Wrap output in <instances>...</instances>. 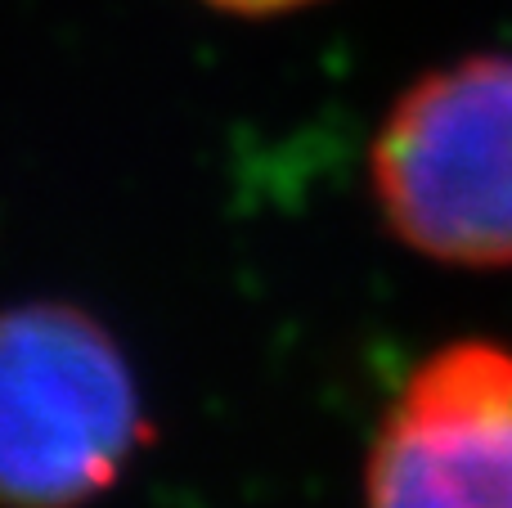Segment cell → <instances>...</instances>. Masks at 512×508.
I'll use <instances>...</instances> for the list:
<instances>
[{"label":"cell","instance_id":"obj_1","mask_svg":"<svg viewBox=\"0 0 512 508\" xmlns=\"http://www.w3.org/2000/svg\"><path fill=\"white\" fill-rule=\"evenodd\" d=\"M135 365L77 302L0 306V508H86L149 446Z\"/></svg>","mask_w":512,"mask_h":508},{"label":"cell","instance_id":"obj_2","mask_svg":"<svg viewBox=\"0 0 512 508\" xmlns=\"http://www.w3.org/2000/svg\"><path fill=\"white\" fill-rule=\"evenodd\" d=\"M382 225L454 270H512V50L427 68L369 144Z\"/></svg>","mask_w":512,"mask_h":508},{"label":"cell","instance_id":"obj_3","mask_svg":"<svg viewBox=\"0 0 512 508\" xmlns=\"http://www.w3.org/2000/svg\"><path fill=\"white\" fill-rule=\"evenodd\" d=\"M364 508H512V347L450 342L387 405Z\"/></svg>","mask_w":512,"mask_h":508},{"label":"cell","instance_id":"obj_4","mask_svg":"<svg viewBox=\"0 0 512 508\" xmlns=\"http://www.w3.org/2000/svg\"><path fill=\"white\" fill-rule=\"evenodd\" d=\"M198 5L230 18H279V14H297V9L319 5V0H198Z\"/></svg>","mask_w":512,"mask_h":508}]
</instances>
